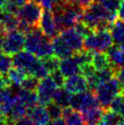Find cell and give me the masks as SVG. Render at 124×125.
<instances>
[{
    "label": "cell",
    "mask_w": 124,
    "mask_h": 125,
    "mask_svg": "<svg viewBox=\"0 0 124 125\" xmlns=\"http://www.w3.org/2000/svg\"><path fill=\"white\" fill-rule=\"evenodd\" d=\"M25 49L38 59L54 55L52 39L47 37L38 27L33 28L26 34Z\"/></svg>",
    "instance_id": "obj_1"
},
{
    "label": "cell",
    "mask_w": 124,
    "mask_h": 125,
    "mask_svg": "<svg viewBox=\"0 0 124 125\" xmlns=\"http://www.w3.org/2000/svg\"><path fill=\"white\" fill-rule=\"evenodd\" d=\"M113 43L110 28L98 29L84 38V49L93 52H107Z\"/></svg>",
    "instance_id": "obj_2"
},
{
    "label": "cell",
    "mask_w": 124,
    "mask_h": 125,
    "mask_svg": "<svg viewBox=\"0 0 124 125\" xmlns=\"http://www.w3.org/2000/svg\"><path fill=\"white\" fill-rule=\"evenodd\" d=\"M99 103L103 109H109L115 96L121 92V83L117 77L100 84L93 90Z\"/></svg>",
    "instance_id": "obj_3"
},
{
    "label": "cell",
    "mask_w": 124,
    "mask_h": 125,
    "mask_svg": "<svg viewBox=\"0 0 124 125\" xmlns=\"http://www.w3.org/2000/svg\"><path fill=\"white\" fill-rule=\"evenodd\" d=\"M44 8L41 4L36 3L32 0H28L20 7L17 17L21 21H24L33 28L38 27Z\"/></svg>",
    "instance_id": "obj_4"
},
{
    "label": "cell",
    "mask_w": 124,
    "mask_h": 125,
    "mask_svg": "<svg viewBox=\"0 0 124 125\" xmlns=\"http://www.w3.org/2000/svg\"><path fill=\"white\" fill-rule=\"evenodd\" d=\"M25 40L26 35L17 29L7 32L2 44L3 52L12 57L24 49Z\"/></svg>",
    "instance_id": "obj_5"
},
{
    "label": "cell",
    "mask_w": 124,
    "mask_h": 125,
    "mask_svg": "<svg viewBox=\"0 0 124 125\" xmlns=\"http://www.w3.org/2000/svg\"><path fill=\"white\" fill-rule=\"evenodd\" d=\"M99 105L100 103L92 90H87L85 91L79 92V93L72 94L70 107H72L77 111L83 112L90 108L96 107Z\"/></svg>",
    "instance_id": "obj_6"
},
{
    "label": "cell",
    "mask_w": 124,
    "mask_h": 125,
    "mask_svg": "<svg viewBox=\"0 0 124 125\" xmlns=\"http://www.w3.org/2000/svg\"><path fill=\"white\" fill-rule=\"evenodd\" d=\"M58 88V85L55 83L51 76H47L39 80L38 87L37 89L38 104L46 106L49 102H51Z\"/></svg>",
    "instance_id": "obj_7"
},
{
    "label": "cell",
    "mask_w": 124,
    "mask_h": 125,
    "mask_svg": "<svg viewBox=\"0 0 124 125\" xmlns=\"http://www.w3.org/2000/svg\"><path fill=\"white\" fill-rule=\"evenodd\" d=\"M38 59H39L38 57H36L34 54H32L28 50H26V51L21 50L12 56L13 67L23 70L28 73V75H30L31 70L36 65V63L38 62Z\"/></svg>",
    "instance_id": "obj_8"
},
{
    "label": "cell",
    "mask_w": 124,
    "mask_h": 125,
    "mask_svg": "<svg viewBox=\"0 0 124 125\" xmlns=\"http://www.w3.org/2000/svg\"><path fill=\"white\" fill-rule=\"evenodd\" d=\"M38 28L41 29V31L49 38H55L56 36L59 35V29L56 25L55 18L53 12L50 9L44 8L42 13L41 18L38 24Z\"/></svg>",
    "instance_id": "obj_9"
},
{
    "label": "cell",
    "mask_w": 124,
    "mask_h": 125,
    "mask_svg": "<svg viewBox=\"0 0 124 125\" xmlns=\"http://www.w3.org/2000/svg\"><path fill=\"white\" fill-rule=\"evenodd\" d=\"M64 88L71 94H76L89 90V84L86 77L82 73H78L66 78Z\"/></svg>",
    "instance_id": "obj_10"
},
{
    "label": "cell",
    "mask_w": 124,
    "mask_h": 125,
    "mask_svg": "<svg viewBox=\"0 0 124 125\" xmlns=\"http://www.w3.org/2000/svg\"><path fill=\"white\" fill-rule=\"evenodd\" d=\"M59 36L65 40L75 53L84 49V38L77 32L75 28H70L59 32Z\"/></svg>",
    "instance_id": "obj_11"
},
{
    "label": "cell",
    "mask_w": 124,
    "mask_h": 125,
    "mask_svg": "<svg viewBox=\"0 0 124 125\" xmlns=\"http://www.w3.org/2000/svg\"><path fill=\"white\" fill-rule=\"evenodd\" d=\"M52 46H53L54 55L57 56L59 59L69 58L75 54L72 49L59 35L52 38Z\"/></svg>",
    "instance_id": "obj_12"
},
{
    "label": "cell",
    "mask_w": 124,
    "mask_h": 125,
    "mask_svg": "<svg viewBox=\"0 0 124 125\" xmlns=\"http://www.w3.org/2000/svg\"><path fill=\"white\" fill-rule=\"evenodd\" d=\"M28 116L31 119L34 124H48L50 118L48 114L46 107L43 105L38 104L35 107L29 109L28 111Z\"/></svg>",
    "instance_id": "obj_13"
},
{
    "label": "cell",
    "mask_w": 124,
    "mask_h": 125,
    "mask_svg": "<svg viewBox=\"0 0 124 125\" xmlns=\"http://www.w3.org/2000/svg\"><path fill=\"white\" fill-rule=\"evenodd\" d=\"M59 70L68 78L72 75L80 73V65L74 56L62 59L59 62Z\"/></svg>",
    "instance_id": "obj_14"
},
{
    "label": "cell",
    "mask_w": 124,
    "mask_h": 125,
    "mask_svg": "<svg viewBox=\"0 0 124 125\" xmlns=\"http://www.w3.org/2000/svg\"><path fill=\"white\" fill-rule=\"evenodd\" d=\"M62 118L64 119L66 124L69 125H79L85 124L83 119L82 112L77 111L72 107H67L63 109Z\"/></svg>",
    "instance_id": "obj_15"
},
{
    "label": "cell",
    "mask_w": 124,
    "mask_h": 125,
    "mask_svg": "<svg viewBox=\"0 0 124 125\" xmlns=\"http://www.w3.org/2000/svg\"><path fill=\"white\" fill-rule=\"evenodd\" d=\"M107 54L111 66L117 70L119 68L124 66V52L120 46H111L107 50Z\"/></svg>",
    "instance_id": "obj_16"
},
{
    "label": "cell",
    "mask_w": 124,
    "mask_h": 125,
    "mask_svg": "<svg viewBox=\"0 0 124 125\" xmlns=\"http://www.w3.org/2000/svg\"><path fill=\"white\" fill-rule=\"evenodd\" d=\"M105 109L101 106H96V107L90 108L87 111H83V119L85 124H100L101 117L103 115Z\"/></svg>",
    "instance_id": "obj_17"
},
{
    "label": "cell",
    "mask_w": 124,
    "mask_h": 125,
    "mask_svg": "<svg viewBox=\"0 0 124 125\" xmlns=\"http://www.w3.org/2000/svg\"><path fill=\"white\" fill-rule=\"evenodd\" d=\"M17 96L27 106L28 110L38 104V99L37 91L24 90V89L20 88V90H18V92H17Z\"/></svg>",
    "instance_id": "obj_18"
},
{
    "label": "cell",
    "mask_w": 124,
    "mask_h": 125,
    "mask_svg": "<svg viewBox=\"0 0 124 125\" xmlns=\"http://www.w3.org/2000/svg\"><path fill=\"white\" fill-rule=\"evenodd\" d=\"M71 98H72V94L69 91H68L64 87H59L58 88V90H56L52 101H54L55 103H57L58 105H59L60 107L64 109V108L70 106Z\"/></svg>",
    "instance_id": "obj_19"
},
{
    "label": "cell",
    "mask_w": 124,
    "mask_h": 125,
    "mask_svg": "<svg viewBox=\"0 0 124 125\" xmlns=\"http://www.w3.org/2000/svg\"><path fill=\"white\" fill-rule=\"evenodd\" d=\"M100 124L104 125H117L124 124V118L122 115L118 112L111 111L110 109H106L101 117Z\"/></svg>",
    "instance_id": "obj_20"
},
{
    "label": "cell",
    "mask_w": 124,
    "mask_h": 125,
    "mask_svg": "<svg viewBox=\"0 0 124 125\" xmlns=\"http://www.w3.org/2000/svg\"><path fill=\"white\" fill-rule=\"evenodd\" d=\"M110 32L113 38L114 43L120 45L124 41V20L117 18L110 27Z\"/></svg>",
    "instance_id": "obj_21"
},
{
    "label": "cell",
    "mask_w": 124,
    "mask_h": 125,
    "mask_svg": "<svg viewBox=\"0 0 124 125\" xmlns=\"http://www.w3.org/2000/svg\"><path fill=\"white\" fill-rule=\"evenodd\" d=\"M7 76L8 78L9 81H10L11 85L20 86L21 83L23 82V80L28 76V74L23 70H21V69L13 67L7 71Z\"/></svg>",
    "instance_id": "obj_22"
},
{
    "label": "cell",
    "mask_w": 124,
    "mask_h": 125,
    "mask_svg": "<svg viewBox=\"0 0 124 125\" xmlns=\"http://www.w3.org/2000/svg\"><path fill=\"white\" fill-rule=\"evenodd\" d=\"M92 64L96 70H100L111 66L107 52H93Z\"/></svg>",
    "instance_id": "obj_23"
},
{
    "label": "cell",
    "mask_w": 124,
    "mask_h": 125,
    "mask_svg": "<svg viewBox=\"0 0 124 125\" xmlns=\"http://www.w3.org/2000/svg\"><path fill=\"white\" fill-rule=\"evenodd\" d=\"M109 109H110L111 111L118 112L121 115H122L124 118V93L123 92H120V93L116 95L114 98L110 106Z\"/></svg>",
    "instance_id": "obj_24"
},
{
    "label": "cell",
    "mask_w": 124,
    "mask_h": 125,
    "mask_svg": "<svg viewBox=\"0 0 124 125\" xmlns=\"http://www.w3.org/2000/svg\"><path fill=\"white\" fill-rule=\"evenodd\" d=\"M46 110L48 111V114L50 118V121L55 120L58 118H61L62 117V112H63V108H61L59 105L55 103L54 101L49 102L48 104L45 106Z\"/></svg>",
    "instance_id": "obj_25"
},
{
    "label": "cell",
    "mask_w": 124,
    "mask_h": 125,
    "mask_svg": "<svg viewBox=\"0 0 124 125\" xmlns=\"http://www.w3.org/2000/svg\"><path fill=\"white\" fill-rule=\"evenodd\" d=\"M41 59L42 61H43V63L45 64L46 68L48 70L49 74L59 69V62H60V60H59V59L57 56L55 55L48 56V57L43 58Z\"/></svg>",
    "instance_id": "obj_26"
},
{
    "label": "cell",
    "mask_w": 124,
    "mask_h": 125,
    "mask_svg": "<svg viewBox=\"0 0 124 125\" xmlns=\"http://www.w3.org/2000/svg\"><path fill=\"white\" fill-rule=\"evenodd\" d=\"M13 66L11 56L7 55L3 51H0V73L7 74V71Z\"/></svg>",
    "instance_id": "obj_27"
},
{
    "label": "cell",
    "mask_w": 124,
    "mask_h": 125,
    "mask_svg": "<svg viewBox=\"0 0 124 125\" xmlns=\"http://www.w3.org/2000/svg\"><path fill=\"white\" fill-rule=\"evenodd\" d=\"M38 83H39V79L32 76V75H28L23 80V82L21 83L20 87L22 89H24V90L37 91V89L38 87Z\"/></svg>",
    "instance_id": "obj_28"
},
{
    "label": "cell",
    "mask_w": 124,
    "mask_h": 125,
    "mask_svg": "<svg viewBox=\"0 0 124 125\" xmlns=\"http://www.w3.org/2000/svg\"><path fill=\"white\" fill-rule=\"evenodd\" d=\"M104 8L110 13H118L121 0H100Z\"/></svg>",
    "instance_id": "obj_29"
},
{
    "label": "cell",
    "mask_w": 124,
    "mask_h": 125,
    "mask_svg": "<svg viewBox=\"0 0 124 125\" xmlns=\"http://www.w3.org/2000/svg\"><path fill=\"white\" fill-rule=\"evenodd\" d=\"M50 76L53 79V80L55 81V83L58 85V87H64V83H65L66 77L62 74V72L59 70H55L53 72L50 73Z\"/></svg>",
    "instance_id": "obj_30"
},
{
    "label": "cell",
    "mask_w": 124,
    "mask_h": 125,
    "mask_svg": "<svg viewBox=\"0 0 124 125\" xmlns=\"http://www.w3.org/2000/svg\"><path fill=\"white\" fill-rule=\"evenodd\" d=\"M11 85L10 81L7 78V74H1L0 73V90L9 87Z\"/></svg>",
    "instance_id": "obj_31"
},
{
    "label": "cell",
    "mask_w": 124,
    "mask_h": 125,
    "mask_svg": "<svg viewBox=\"0 0 124 125\" xmlns=\"http://www.w3.org/2000/svg\"><path fill=\"white\" fill-rule=\"evenodd\" d=\"M116 77H117L119 80L121 81V83H124V66L119 68L116 70Z\"/></svg>",
    "instance_id": "obj_32"
},
{
    "label": "cell",
    "mask_w": 124,
    "mask_h": 125,
    "mask_svg": "<svg viewBox=\"0 0 124 125\" xmlns=\"http://www.w3.org/2000/svg\"><path fill=\"white\" fill-rule=\"evenodd\" d=\"M118 18L124 20V0H121V4L118 9Z\"/></svg>",
    "instance_id": "obj_33"
},
{
    "label": "cell",
    "mask_w": 124,
    "mask_h": 125,
    "mask_svg": "<svg viewBox=\"0 0 124 125\" xmlns=\"http://www.w3.org/2000/svg\"><path fill=\"white\" fill-rule=\"evenodd\" d=\"M49 124H55V125H64L66 124L65 121H64V119L62 118H58V119H55V120H52L49 122Z\"/></svg>",
    "instance_id": "obj_34"
},
{
    "label": "cell",
    "mask_w": 124,
    "mask_h": 125,
    "mask_svg": "<svg viewBox=\"0 0 124 125\" xmlns=\"http://www.w3.org/2000/svg\"><path fill=\"white\" fill-rule=\"evenodd\" d=\"M11 2H13L14 4H16L17 6H18L19 7H21L23 5H24L28 0H10Z\"/></svg>",
    "instance_id": "obj_35"
},
{
    "label": "cell",
    "mask_w": 124,
    "mask_h": 125,
    "mask_svg": "<svg viewBox=\"0 0 124 125\" xmlns=\"http://www.w3.org/2000/svg\"><path fill=\"white\" fill-rule=\"evenodd\" d=\"M8 0H0V8H3Z\"/></svg>",
    "instance_id": "obj_36"
},
{
    "label": "cell",
    "mask_w": 124,
    "mask_h": 125,
    "mask_svg": "<svg viewBox=\"0 0 124 125\" xmlns=\"http://www.w3.org/2000/svg\"><path fill=\"white\" fill-rule=\"evenodd\" d=\"M64 1H66V0H53V2H54V4H59V3H62V2H64ZM54 5V6H55Z\"/></svg>",
    "instance_id": "obj_37"
},
{
    "label": "cell",
    "mask_w": 124,
    "mask_h": 125,
    "mask_svg": "<svg viewBox=\"0 0 124 125\" xmlns=\"http://www.w3.org/2000/svg\"><path fill=\"white\" fill-rule=\"evenodd\" d=\"M119 46H120V48H121V49H122V51L124 52V41L122 42V43H121V44H120Z\"/></svg>",
    "instance_id": "obj_38"
},
{
    "label": "cell",
    "mask_w": 124,
    "mask_h": 125,
    "mask_svg": "<svg viewBox=\"0 0 124 125\" xmlns=\"http://www.w3.org/2000/svg\"><path fill=\"white\" fill-rule=\"evenodd\" d=\"M32 1H34V2H36V3L41 4V3H42V1H43V0H32Z\"/></svg>",
    "instance_id": "obj_39"
},
{
    "label": "cell",
    "mask_w": 124,
    "mask_h": 125,
    "mask_svg": "<svg viewBox=\"0 0 124 125\" xmlns=\"http://www.w3.org/2000/svg\"><path fill=\"white\" fill-rule=\"evenodd\" d=\"M121 92H123L124 93V83L121 84Z\"/></svg>",
    "instance_id": "obj_40"
}]
</instances>
